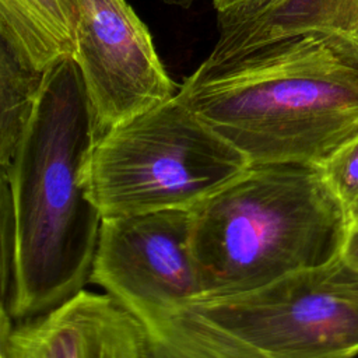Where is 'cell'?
<instances>
[{
	"label": "cell",
	"instance_id": "cell-1",
	"mask_svg": "<svg viewBox=\"0 0 358 358\" xmlns=\"http://www.w3.org/2000/svg\"><path fill=\"white\" fill-rule=\"evenodd\" d=\"M99 137L77 62L64 57L43 71L21 143L0 171V210L13 236L0 310L13 320L42 315L91 282L103 218L87 179Z\"/></svg>",
	"mask_w": 358,
	"mask_h": 358
},
{
	"label": "cell",
	"instance_id": "cell-2",
	"mask_svg": "<svg viewBox=\"0 0 358 358\" xmlns=\"http://www.w3.org/2000/svg\"><path fill=\"white\" fill-rule=\"evenodd\" d=\"M180 98L250 164L323 165L358 136V42L312 32L196 69Z\"/></svg>",
	"mask_w": 358,
	"mask_h": 358
},
{
	"label": "cell",
	"instance_id": "cell-3",
	"mask_svg": "<svg viewBox=\"0 0 358 358\" xmlns=\"http://www.w3.org/2000/svg\"><path fill=\"white\" fill-rule=\"evenodd\" d=\"M350 225L320 165L250 164L189 211L200 299L323 266L340 253Z\"/></svg>",
	"mask_w": 358,
	"mask_h": 358
},
{
	"label": "cell",
	"instance_id": "cell-4",
	"mask_svg": "<svg viewBox=\"0 0 358 358\" xmlns=\"http://www.w3.org/2000/svg\"><path fill=\"white\" fill-rule=\"evenodd\" d=\"M249 166L176 94L99 137L88 194L103 220L190 211Z\"/></svg>",
	"mask_w": 358,
	"mask_h": 358
},
{
	"label": "cell",
	"instance_id": "cell-5",
	"mask_svg": "<svg viewBox=\"0 0 358 358\" xmlns=\"http://www.w3.org/2000/svg\"><path fill=\"white\" fill-rule=\"evenodd\" d=\"M91 284L138 323L148 358H259L196 308L189 211L103 220Z\"/></svg>",
	"mask_w": 358,
	"mask_h": 358
},
{
	"label": "cell",
	"instance_id": "cell-6",
	"mask_svg": "<svg viewBox=\"0 0 358 358\" xmlns=\"http://www.w3.org/2000/svg\"><path fill=\"white\" fill-rule=\"evenodd\" d=\"M199 313L259 358H352L358 354V301L334 287L323 266L264 287L199 299Z\"/></svg>",
	"mask_w": 358,
	"mask_h": 358
},
{
	"label": "cell",
	"instance_id": "cell-7",
	"mask_svg": "<svg viewBox=\"0 0 358 358\" xmlns=\"http://www.w3.org/2000/svg\"><path fill=\"white\" fill-rule=\"evenodd\" d=\"M76 50L101 136L173 98L147 25L126 0H76Z\"/></svg>",
	"mask_w": 358,
	"mask_h": 358
},
{
	"label": "cell",
	"instance_id": "cell-8",
	"mask_svg": "<svg viewBox=\"0 0 358 358\" xmlns=\"http://www.w3.org/2000/svg\"><path fill=\"white\" fill-rule=\"evenodd\" d=\"M0 315V358H148L138 323L105 292L85 288L24 320Z\"/></svg>",
	"mask_w": 358,
	"mask_h": 358
},
{
	"label": "cell",
	"instance_id": "cell-9",
	"mask_svg": "<svg viewBox=\"0 0 358 358\" xmlns=\"http://www.w3.org/2000/svg\"><path fill=\"white\" fill-rule=\"evenodd\" d=\"M340 0H252L217 13L218 39L197 67L214 70L271 43L312 32H334Z\"/></svg>",
	"mask_w": 358,
	"mask_h": 358
},
{
	"label": "cell",
	"instance_id": "cell-10",
	"mask_svg": "<svg viewBox=\"0 0 358 358\" xmlns=\"http://www.w3.org/2000/svg\"><path fill=\"white\" fill-rule=\"evenodd\" d=\"M76 0H0V38L21 63L46 71L74 56Z\"/></svg>",
	"mask_w": 358,
	"mask_h": 358
},
{
	"label": "cell",
	"instance_id": "cell-11",
	"mask_svg": "<svg viewBox=\"0 0 358 358\" xmlns=\"http://www.w3.org/2000/svg\"><path fill=\"white\" fill-rule=\"evenodd\" d=\"M43 73L25 66L0 41V171L10 166L32 116Z\"/></svg>",
	"mask_w": 358,
	"mask_h": 358
},
{
	"label": "cell",
	"instance_id": "cell-12",
	"mask_svg": "<svg viewBox=\"0 0 358 358\" xmlns=\"http://www.w3.org/2000/svg\"><path fill=\"white\" fill-rule=\"evenodd\" d=\"M322 169L329 186L351 218L358 210V136L336 151Z\"/></svg>",
	"mask_w": 358,
	"mask_h": 358
},
{
	"label": "cell",
	"instance_id": "cell-13",
	"mask_svg": "<svg viewBox=\"0 0 358 358\" xmlns=\"http://www.w3.org/2000/svg\"><path fill=\"white\" fill-rule=\"evenodd\" d=\"M327 280L358 301V227L350 225L340 253L323 264Z\"/></svg>",
	"mask_w": 358,
	"mask_h": 358
},
{
	"label": "cell",
	"instance_id": "cell-14",
	"mask_svg": "<svg viewBox=\"0 0 358 358\" xmlns=\"http://www.w3.org/2000/svg\"><path fill=\"white\" fill-rule=\"evenodd\" d=\"M334 32L347 35L358 42V0H340Z\"/></svg>",
	"mask_w": 358,
	"mask_h": 358
},
{
	"label": "cell",
	"instance_id": "cell-15",
	"mask_svg": "<svg viewBox=\"0 0 358 358\" xmlns=\"http://www.w3.org/2000/svg\"><path fill=\"white\" fill-rule=\"evenodd\" d=\"M249 1H252V0H213V4H214L215 11L220 13V11H225L228 8H232V7L249 3Z\"/></svg>",
	"mask_w": 358,
	"mask_h": 358
},
{
	"label": "cell",
	"instance_id": "cell-16",
	"mask_svg": "<svg viewBox=\"0 0 358 358\" xmlns=\"http://www.w3.org/2000/svg\"><path fill=\"white\" fill-rule=\"evenodd\" d=\"M166 3H171V4H176V6H183V7H187L193 0H164Z\"/></svg>",
	"mask_w": 358,
	"mask_h": 358
},
{
	"label": "cell",
	"instance_id": "cell-17",
	"mask_svg": "<svg viewBox=\"0 0 358 358\" xmlns=\"http://www.w3.org/2000/svg\"><path fill=\"white\" fill-rule=\"evenodd\" d=\"M351 224L358 227V210H357V211L352 214V217H351Z\"/></svg>",
	"mask_w": 358,
	"mask_h": 358
}]
</instances>
